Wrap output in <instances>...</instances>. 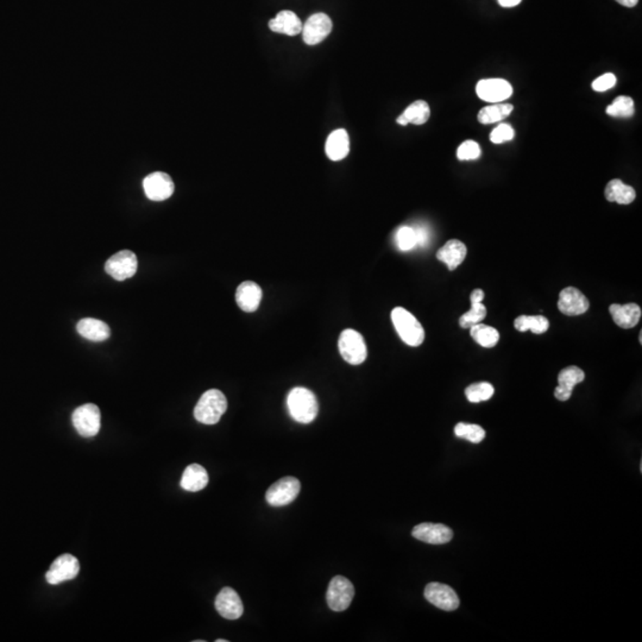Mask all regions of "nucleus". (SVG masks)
Segmentation results:
<instances>
[{"instance_id":"1","label":"nucleus","mask_w":642,"mask_h":642,"mask_svg":"<svg viewBox=\"0 0 642 642\" xmlns=\"http://www.w3.org/2000/svg\"><path fill=\"white\" fill-rule=\"evenodd\" d=\"M287 407L290 416L300 424H311L319 411L314 393L303 386H296L289 391L287 396Z\"/></svg>"},{"instance_id":"2","label":"nucleus","mask_w":642,"mask_h":642,"mask_svg":"<svg viewBox=\"0 0 642 642\" xmlns=\"http://www.w3.org/2000/svg\"><path fill=\"white\" fill-rule=\"evenodd\" d=\"M226 409L225 395L218 389H210L202 394L194 408V418L204 425L218 424Z\"/></svg>"},{"instance_id":"3","label":"nucleus","mask_w":642,"mask_h":642,"mask_svg":"<svg viewBox=\"0 0 642 642\" xmlns=\"http://www.w3.org/2000/svg\"><path fill=\"white\" fill-rule=\"evenodd\" d=\"M391 321L400 338L409 346H419L425 340V330L411 312L396 307L391 312Z\"/></svg>"},{"instance_id":"4","label":"nucleus","mask_w":642,"mask_h":642,"mask_svg":"<svg viewBox=\"0 0 642 642\" xmlns=\"http://www.w3.org/2000/svg\"><path fill=\"white\" fill-rule=\"evenodd\" d=\"M338 348L345 362L351 366H359L368 356L366 341L359 332L348 328L341 332Z\"/></svg>"},{"instance_id":"5","label":"nucleus","mask_w":642,"mask_h":642,"mask_svg":"<svg viewBox=\"0 0 642 642\" xmlns=\"http://www.w3.org/2000/svg\"><path fill=\"white\" fill-rule=\"evenodd\" d=\"M71 421L78 433L82 437H96L100 431V409L93 403H86L76 408L71 416Z\"/></svg>"},{"instance_id":"6","label":"nucleus","mask_w":642,"mask_h":642,"mask_svg":"<svg viewBox=\"0 0 642 642\" xmlns=\"http://www.w3.org/2000/svg\"><path fill=\"white\" fill-rule=\"evenodd\" d=\"M300 490H301L300 481L292 476H287L270 485L265 494V499L273 507H283L295 501L300 494Z\"/></svg>"},{"instance_id":"7","label":"nucleus","mask_w":642,"mask_h":642,"mask_svg":"<svg viewBox=\"0 0 642 642\" xmlns=\"http://www.w3.org/2000/svg\"><path fill=\"white\" fill-rule=\"evenodd\" d=\"M355 596L353 584L343 576H336L328 584L326 600L333 612H344L353 603Z\"/></svg>"},{"instance_id":"8","label":"nucleus","mask_w":642,"mask_h":642,"mask_svg":"<svg viewBox=\"0 0 642 642\" xmlns=\"http://www.w3.org/2000/svg\"><path fill=\"white\" fill-rule=\"evenodd\" d=\"M139 268V260L134 252L129 250L114 253L109 257L105 265L106 273L114 277L117 281H125L127 278L134 276Z\"/></svg>"},{"instance_id":"9","label":"nucleus","mask_w":642,"mask_h":642,"mask_svg":"<svg viewBox=\"0 0 642 642\" xmlns=\"http://www.w3.org/2000/svg\"><path fill=\"white\" fill-rule=\"evenodd\" d=\"M79 560L71 554H62L59 558L55 559L51 569L46 572V582L53 585H57L66 580H74L76 576L79 575Z\"/></svg>"},{"instance_id":"10","label":"nucleus","mask_w":642,"mask_h":642,"mask_svg":"<svg viewBox=\"0 0 642 642\" xmlns=\"http://www.w3.org/2000/svg\"><path fill=\"white\" fill-rule=\"evenodd\" d=\"M425 598L431 605L445 612H454L459 607V598L454 589L446 584L433 582L425 588Z\"/></svg>"},{"instance_id":"11","label":"nucleus","mask_w":642,"mask_h":642,"mask_svg":"<svg viewBox=\"0 0 642 642\" xmlns=\"http://www.w3.org/2000/svg\"><path fill=\"white\" fill-rule=\"evenodd\" d=\"M332 28L333 24L331 18L328 17L326 13H314L303 26L301 33L303 41L308 46L319 44L331 34Z\"/></svg>"},{"instance_id":"12","label":"nucleus","mask_w":642,"mask_h":642,"mask_svg":"<svg viewBox=\"0 0 642 642\" xmlns=\"http://www.w3.org/2000/svg\"><path fill=\"white\" fill-rule=\"evenodd\" d=\"M143 188L148 199L152 202H163L172 197L175 186L168 174L156 172L144 179Z\"/></svg>"},{"instance_id":"13","label":"nucleus","mask_w":642,"mask_h":642,"mask_svg":"<svg viewBox=\"0 0 642 642\" xmlns=\"http://www.w3.org/2000/svg\"><path fill=\"white\" fill-rule=\"evenodd\" d=\"M476 93L479 99L497 104L512 97V87L503 79H484L476 86Z\"/></svg>"},{"instance_id":"14","label":"nucleus","mask_w":642,"mask_h":642,"mask_svg":"<svg viewBox=\"0 0 642 642\" xmlns=\"http://www.w3.org/2000/svg\"><path fill=\"white\" fill-rule=\"evenodd\" d=\"M411 535L420 540V542H426V544H432V545H443L452 540L454 532L452 529L449 528L447 526L443 524H431V522H424L420 525L416 526L411 530Z\"/></svg>"},{"instance_id":"15","label":"nucleus","mask_w":642,"mask_h":642,"mask_svg":"<svg viewBox=\"0 0 642 642\" xmlns=\"http://www.w3.org/2000/svg\"><path fill=\"white\" fill-rule=\"evenodd\" d=\"M590 303L588 298L575 287H567L559 294L558 308L562 314L576 316L588 312Z\"/></svg>"},{"instance_id":"16","label":"nucleus","mask_w":642,"mask_h":642,"mask_svg":"<svg viewBox=\"0 0 642 642\" xmlns=\"http://www.w3.org/2000/svg\"><path fill=\"white\" fill-rule=\"evenodd\" d=\"M215 609L226 620H238L244 613L243 602L232 588H224L215 597Z\"/></svg>"},{"instance_id":"17","label":"nucleus","mask_w":642,"mask_h":642,"mask_svg":"<svg viewBox=\"0 0 642 642\" xmlns=\"http://www.w3.org/2000/svg\"><path fill=\"white\" fill-rule=\"evenodd\" d=\"M585 374L578 366H567L558 375V386L555 388L554 396L559 401H567L570 399L573 388L583 382Z\"/></svg>"},{"instance_id":"18","label":"nucleus","mask_w":642,"mask_h":642,"mask_svg":"<svg viewBox=\"0 0 642 642\" xmlns=\"http://www.w3.org/2000/svg\"><path fill=\"white\" fill-rule=\"evenodd\" d=\"M262 295L263 293L260 285L255 282L245 281L240 283V287L237 288L235 301L242 311L251 313L257 311V308L260 307Z\"/></svg>"},{"instance_id":"19","label":"nucleus","mask_w":642,"mask_h":642,"mask_svg":"<svg viewBox=\"0 0 642 642\" xmlns=\"http://www.w3.org/2000/svg\"><path fill=\"white\" fill-rule=\"evenodd\" d=\"M609 312L617 326L625 330L635 328L641 319V308L636 303H613L609 307Z\"/></svg>"},{"instance_id":"20","label":"nucleus","mask_w":642,"mask_h":642,"mask_svg":"<svg viewBox=\"0 0 642 642\" xmlns=\"http://www.w3.org/2000/svg\"><path fill=\"white\" fill-rule=\"evenodd\" d=\"M269 28L277 34L287 35V36H296L301 34L303 21L292 11L285 10L277 13L276 17L269 21Z\"/></svg>"},{"instance_id":"21","label":"nucleus","mask_w":642,"mask_h":642,"mask_svg":"<svg viewBox=\"0 0 642 642\" xmlns=\"http://www.w3.org/2000/svg\"><path fill=\"white\" fill-rule=\"evenodd\" d=\"M466 253H467V249H466L465 244L462 243L461 240H451L443 248L438 250L437 258L443 263H445L449 270H454L462 265L463 260H465Z\"/></svg>"},{"instance_id":"22","label":"nucleus","mask_w":642,"mask_h":642,"mask_svg":"<svg viewBox=\"0 0 642 642\" xmlns=\"http://www.w3.org/2000/svg\"><path fill=\"white\" fill-rule=\"evenodd\" d=\"M325 152L331 161L344 160L350 152V139L348 132L344 129L333 131L326 141Z\"/></svg>"},{"instance_id":"23","label":"nucleus","mask_w":642,"mask_h":642,"mask_svg":"<svg viewBox=\"0 0 642 642\" xmlns=\"http://www.w3.org/2000/svg\"><path fill=\"white\" fill-rule=\"evenodd\" d=\"M484 298V292L482 289H474L471 293L470 311L466 312L461 316L459 325L462 328H470L476 323H482L483 320L487 316V308L483 305L482 301Z\"/></svg>"},{"instance_id":"24","label":"nucleus","mask_w":642,"mask_h":642,"mask_svg":"<svg viewBox=\"0 0 642 642\" xmlns=\"http://www.w3.org/2000/svg\"><path fill=\"white\" fill-rule=\"evenodd\" d=\"M78 333L91 341H105L111 337V328L101 320L86 318L76 325Z\"/></svg>"},{"instance_id":"25","label":"nucleus","mask_w":642,"mask_h":642,"mask_svg":"<svg viewBox=\"0 0 642 642\" xmlns=\"http://www.w3.org/2000/svg\"><path fill=\"white\" fill-rule=\"evenodd\" d=\"M208 484V474L205 467L199 464H190L186 467L181 479V488L190 492L205 489Z\"/></svg>"},{"instance_id":"26","label":"nucleus","mask_w":642,"mask_h":642,"mask_svg":"<svg viewBox=\"0 0 642 642\" xmlns=\"http://www.w3.org/2000/svg\"><path fill=\"white\" fill-rule=\"evenodd\" d=\"M429 116H431V109L427 102L424 100H416L404 109V112L396 119V122L403 126L408 125V124L422 125L429 119Z\"/></svg>"},{"instance_id":"27","label":"nucleus","mask_w":642,"mask_h":642,"mask_svg":"<svg viewBox=\"0 0 642 642\" xmlns=\"http://www.w3.org/2000/svg\"><path fill=\"white\" fill-rule=\"evenodd\" d=\"M605 195L608 202H617L620 205H630L635 200L636 192L633 187L625 185L621 180L614 179L605 187Z\"/></svg>"},{"instance_id":"28","label":"nucleus","mask_w":642,"mask_h":642,"mask_svg":"<svg viewBox=\"0 0 642 642\" xmlns=\"http://www.w3.org/2000/svg\"><path fill=\"white\" fill-rule=\"evenodd\" d=\"M514 326L519 332L532 331L542 335L550 328V323L544 315H521L514 321Z\"/></svg>"},{"instance_id":"29","label":"nucleus","mask_w":642,"mask_h":642,"mask_svg":"<svg viewBox=\"0 0 642 642\" xmlns=\"http://www.w3.org/2000/svg\"><path fill=\"white\" fill-rule=\"evenodd\" d=\"M472 339L483 348H495L499 340V333L496 328L479 323L470 328Z\"/></svg>"},{"instance_id":"30","label":"nucleus","mask_w":642,"mask_h":642,"mask_svg":"<svg viewBox=\"0 0 642 642\" xmlns=\"http://www.w3.org/2000/svg\"><path fill=\"white\" fill-rule=\"evenodd\" d=\"M514 106L512 104H494V105L483 107L479 114V122L481 124H494L506 119L512 114Z\"/></svg>"},{"instance_id":"31","label":"nucleus","mask_w":642,"mask_h":642,"mask_svg":"<svg viewBox=\"0 0 642 642\" xmlns=\"http://www.w3.org/2000/svg\"><path fill=\"white\" fill-rule=\"evenodd\" d=\"M605 112L610 117L630 118L635 112L633 99L630 97H625V96L617 97L613 101V104L607 107Z\"/></svg>"},{"instance_id":"32","label":"nucleus","mask_w":642,"mask_h":642,"mask_svg":"<svg viewBox=\"0 0 642 642\" xmlns=\"http://www.w3.org/2000/svg\"><path fill=\"white\" fill-rule=\"evenodd\" d=\"M494 393H495L494 386L488 382L474 383L465 389L466 399L472 403L488 401L492 398Z\"/></svg>"},{"instance_id":"33","label":"nucleus","mask_w":642,"mask_h":642,"mask_svg":"<svg viewBox=\"0 0 642 642\" xmlns=\"http://www.w3.org/2000/svg\"><path fill=\"white\" fill-rule=\"evenodd\" d=\"M454 434L474 444H479L485 438V431L479 425L464 424L459 422L454 427Z\"/></svg>"},{"instance_id":"34","label":"nucleus","mask_w":642,"mask_h":642,"mask_svg":"<svg viewBox=\"0 0 642 642\" xmlns=\"http://www.w3.org/2000/svg\"><path fill=\"white\" fill-rule=\"evenodd\" d=\"M396 245L401 251H409L416 247V231L413 227L402 226L400 227L396 235H395Z\"/></svg>"},{"instance_id":"35","label":"nucleus","mask_w":642,"mask_h":642,"mask_svg":"<svg viewBox=\"0 0 642 642\" xmlns=\"http://www.w3.org/2000/svg\"><path fill=\"white\" fill-rule=\"evenodd\" d=\"M479 156H481V148H479V143L474 142V141H465L458 148V160H477Z\"/></svg>"},{"instance_id":"36","label":"nucleus","mask_w":642,"mask_h":642,"mask_svg":"<svg viewBox=\"0 0 642 642\" xmlns=\"http://www.w3.org/2000/svg\"><path fill=\"white\" fill-rule=\"evenodd\" d=\"M515 136V131L509 124H499L497 127L491 131L490 141L495 144H502V143L512 141Z\"/></svg>"},{"instance_id":"37","label":"nucleus","mask_w":642,"mask_h":642,"mask_svg":"<svg viewBox=\"0 0 642 642\" xmlns=\"http://www.w3.org/2000/svg\"><path fill=\"white\" fill-rule=\"evenodd\" d=\"M615 84H616V76L614 75L613 73H607L595 79V81L592 82V89L596 92H605L608 89H613Z\"/></svg>"},{"instance_id":"38","label":"nucleus","mask_w":642,"mask_h":642,"mask_svg":"<svg viewBox=\"0 0 642 642\" xmlns=\"http://www.w3.org/2000/svg\"><path fill=\"white\" fill-rule=\"evenodd\" d=\"M413 229H414V231H416V245H419V247H426L428 243V240H429L427 229L422 226L413 227Z\"/></svg>"},{"instance_id":"39","label":"nucleus","mask_w":642,"mask_h":642,"mask_svg":"<svg viewBox=\"0 0 642 642\" xmlns=\"http://www.w3.org/2000/svg\"><path fill=\"white\" fill-rule=\"evenodd\" d=\"M502 8H514L520 4L521 0H497Z\"/></svg>"},{"instance_id":"40","label":"nucleus","mask_w":642,"mask_h":642,"mask_svg":"<svg viewBox=\"0 0 642 642\" xmlns=\"http://www.w3.org/2000/svg\"><path fill=\"white\" fill-rule=\"evenodd\" d=\"M618 4H621L622 6H625V8H634L635 5H638L639 0H615Z\"/></svg>"},{"instance_id":"41","label":"nucleus","mask_w":642,"mask_h":642,"mask_svg":"<svg viewBox=\"0 0 642 642\" xmlns=\"http://www.w3.org/2000/svg\"><path fill=\"white\" fill-rule=\"evenodd\" d=\"M217 642H227V640H225V639H218Z\"/></svg>"}]
</instances>
